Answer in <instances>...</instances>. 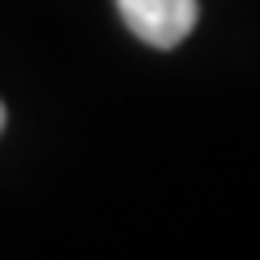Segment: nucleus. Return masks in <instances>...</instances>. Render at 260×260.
<instances>
[{
    "label": "nucleus",
    "instance_id": "2",
    "mask_svg": "<svg viewBox=\"0 0 260 260\" xmlns=\"http://www.w3.org/2000/svg\"><path fill=\"white\" fill-rule=\"evenodd\" d=\"M8 126V110H4V102H0V130Z\"/></svg>",
    "mask_w": 260,
    "mask_h": 260
},
{
    "label": "nucleus",
    "instance_id": "1",
    "mask_svg": "<svg viewBox=\"0 0 260 260\" xmlns=\"http://www.w3.org/2000/svg\"><path fill=\"white\" fill-rule=\"evenodd\" d=\"M122 24L150 49H175L199 20L195 0H114Z\"/></svg>",
    "mask_w": 260,
    "mask_h": 260
}]
</instances>
